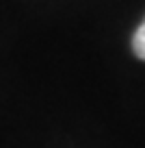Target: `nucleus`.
<instances>
[{"label":"nucleus","mask_w":145,"mask_h":148,"mask_svg":"<svg viewBox=\"0 0 145 148\" xmlns=\"http://www.w3.org/2000/svg\"><path fill=\"white\" fill-rule=\"evenodd\" d=\"M132 50H134V55L139 59L145 61V22L136 28L134 37H132Z\"/></svg>","instance_id":"f257e3e1"}]
</instances>
